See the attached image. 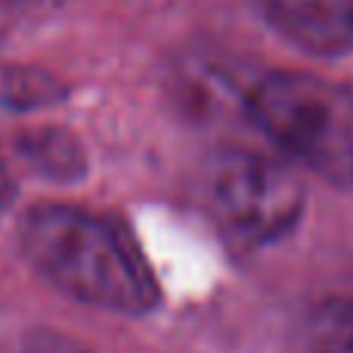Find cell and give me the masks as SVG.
Returning <instances> with one entry per match:
<instances>
[{"label": "cell", "mask_w": 353, "mask_h": 353, "mask_svg": "<svg viewBox=\"0 0 353 353\" xmlns=\"http://www.w3.org/2000/svg\"><path fill=\"white\" fill-rule=\"evenodd\" d=\"M22 254L62 294L115 313H149L159 285L118 220L74 205H37L19 226Z\"/></svg>", "instance_id": "obj_1"}, {"label": "cell", "mask_w": 353, "mask_h": 353, "mask_svg": "<svg viewBox=\"0 0 353 353\" xmlns=\"http://www.w3.org/2000/svg\"><path fill=\"white\" fill-rule=\"evenodd\" d=\"M248 115L285 155L353 189V87L307 72H270L251 90Z\"/></svg>", "instance_id": "obj_2"}, {"label": "cell", "mask_w": 353, "mask_h": 353, "mask_svg": "<svg viewBox=\"0 0 353 353\" xmlns=\"http://www.w3.org/2000/svg\"><path fill=\"white\" fill-rule=\"evenodd\" d=\"M199 192L211 223L239 251L285 239L304 214L298 176L248 149L214 152L201 168Z\"/></svg>", "instance_id": "obj_3"}, {"label": "cell", "mask_w": 353, "mask_h": 353, "mask_svg": "<svg viewBox=\"0 0 353 353\" xmlns=\"http://www.w3.org/2000/svg\"><path fill=\"white\" fill-rule=\"evenodd\" d=\"M263 10L270 25L304 53L353 50V0H263Z\"/></svg>", "instance_id": "obj_4"}, {"label": "cell", "mask_w": 353, "mask_h": 353, "mask_svg": "<svg viewBox=\"0 0 353 353\" xmlns=\"http://www.w3.org/2000/svg\"><path fill=\"white\" fill-rule=\"evenodd\" d=\"M19 152H22V159L31 168H37V171L47 176H62L65 180V176H74L84 171V155H81V146L74 143V137L56 128L22 134Z\"/></svg>", "instance_id": "obj_5"}, {"label": "cell", "mask_w": 353, "mask_h": 353, "mask_svg": "<svg viewBox=\"0 0 353 353\" xmlns=\"http://www.w3.org/2000/svg\"><path fill=\"white\" fill-rule=\"evenodd\" d=\"M65 97V87L41 68L0 65V105L3 109H37Z\"/></svg>", "instance_id": "obj_6"}, {"label": "cell", "mask_w": 353, "mask_h": 353, "mask_svg": "<svg viewBox=\"0 0 353 353\" xmlns=\"http://www.w3.org/2000/svg\"><path fill=\"white\" fill-rule=\"evenodd\" d=\"M65 0H0V37L12 34V31L25 28V25L41 22Z\"/></svg>", "instance_id": "obj_7"}, {"label": "cell", "mask_w": 353, "mask_h": 353, "mask_svg": "<svg viewBox=\"0 0 353 353\" xmlns=\"http://www.w3.org/2000/svg\"><path fill=\"white\" fill-rule=\"evenodd\" d=\"M22 353H90L81 341H74L72 335H62L53 329H34L25 335Z\"/></svg>", "instance_id": "obj_8"}, {"label": "cell", "mask_w": 353, "mask_h": 353, "mask_svg": "<svg viewBox=\"0 0 353 353\" xmlns=\"http://www.w3.org/2000/svg\"><path fill=\"white\" fill-rule=\"evenodd\" d=\"M313 353H353V310L332 316Z\"/></svg>", "instance_id": "obj_9"}, {"label": "cell", "mask_w": 353, "mask_h": 353, "mask_svg": "<svg viewBox=\"0 0 353 353\" xmlns=\"http://www.w3.org/2000/svg\"><path fill=\"white\" fill-rule=\"evenodd\" d=\"M10 199H12V183H10V176H6L3 165H0V214H3V208L10 205Z\"/></svg>", "instance_id": "obj_10"}]
</instances>
